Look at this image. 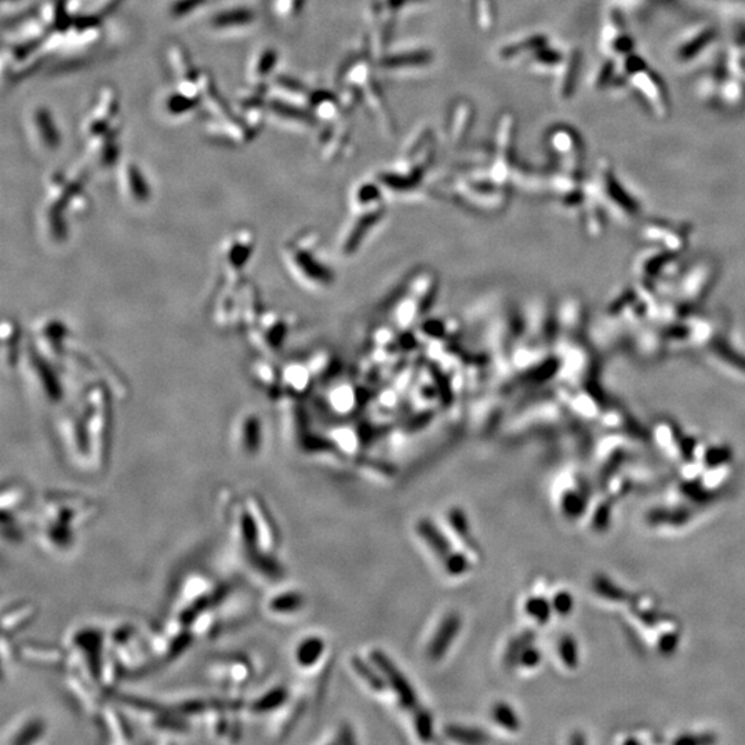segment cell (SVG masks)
<instances>
[{"label": "cell", "mask_w": 745, "mask_h": 745, "mask_svg": "<svg viewBox=\"0 0 745 745\" xmlns=\"http://www.w3.org/2000/svg\"><path fill=\"white\" fill-rule=\"evenodd\" d=\"M305 596L299 591H286L274 595L266 604L272 614H293L305 606Z\"/></svg>", "instance_id": "9a60e30c"}, {"label": "cell", "mask_w": 745, "mask_h": 745, "mask_svg": "<svg viewBox=\"0 0 745 745\" xmlns=\"http://www.w3.org/2000/svg\"><path fill=\"white\" fill-rule=\"evenodd\" d=\"M26 133L34 149L41 155L59 152L62 136L54 115L44 105L34 106L26 115Z\"/></svg>", "instance_id": "277c9868"}, {"label": "cell", "mask_w": 745, "mask_h": 745, "mask_svg": "<svg viewBox=\"0 0 745 745\" xmlns=\"http://www.w3.org/2000/svg\"><path fill=\"white\" fill-rule=\"evenodd\" d=\"M213 0H167V16L177 22L196 17Z\"/></svg>", "instance_id": "5bb4252c"}, {"label": "cell", "mask_w": 745, "mask_h": 745, "mask_svg": "<svg viewBox=\"0 0 745 745\" xmlns=\"http://www.w3.org/2000/svg\"><path fill=\"white\" fill-rule=\"evenodd\" d=\"M524 611L529 617L534 619L540 624H546L554 613L552 602L544 596H530L524 602Z\"/></svg>", "instance_id": "603a6c76"}, {"label": "cell", "mask_w": 745, "mask_h": 745, "mask_svg": "<svg viewBox=\"0 0 745 745\" xmlns=\"http://www.w3.org/2000/svg\"><path fill=\"white\" fill-rule=\"evenodd\" d=\"M262 442V425L256 413L249 411L238 417L234 425V444L244 456H256Z\"/></svg>", "instance_id": "ba28073f"}, {"label": "cell", "mask_w": 745, "mask_h": 745, "mask_svg": "<svg viewBox=\"0 0 745 745\" xmlns=\"http://www.w3.org/2000/svg\"><path fill=\"white\" fill-rule=\"evenodd\" d=\"M444 564V571L453 577H459V576H463L465 574L471 564H469V559L466 558V555L463 552H459V551H453L444 561H442Z\"/></svg>", "instance_id": "4316f807"}, {"label": "cell", "mask_w": 745, "mask_h": 745, "mask_svg": "<svg viewBox=\"0 0 745 745\" xmlns=\"http://www.w3.org/2000/svg\"><path fill=\"white\" fill-rule=\"evenodd\" d=\"M370 660L379 666V669L383 672L388 687L392 689V691L396 694L399 703L406 711H409L413 715L423 711L424 706L419 701L417 693L414 690L410 681L406 678L402 671L395 665V663L384 653L381 650H371L370 651Z\"/></svg>", "instance_id": "5b68a950"}, {"label": "cell", "mask_w": 745, "mask_h": 745, "mask_svg": "<svg viewBox=\"0 0 745 745\" xmlns=\"http://www.w3.org/2000/svg\"><path fill=\"white\" fill-rule=\"evenodd\" d=\"M543 660V653L534 644L526 646L518 656V665L524 668H536Z\"/></svg>", "instance_id": "4dcf8cb0"}, {"label": "cell", "mask_w": 745, "mask_h": 745, "mask_svg": "<svg viewBox=\"0 0 745 745\" xmlns=\"http://www.w3.org/2000/svg\"><path fill=\"white\" fill-rule=\"evenodd\" d=\"M123 0H90L86 14L102 20L106 14L112 13Z\"/></svg>", "instance_id": "f546056e"}, {"label": "cell", "mask_w": 745, "mask_h": 745, "mask_svg": "<svg viewBox=\"0 0 745 745\" xmlns=\"http://www.w3.org/2000/svg\"><path fill=\"white\" fill-rule=\"evenodd\" d=\"M121 127L119 96L112 87L105 86L97 93L83 121L81 136L86 145L118 140Z\"/></svg>", "instance_id": "7a4b0ae2"}, {"label": "cell", "mask_w": 745, "mask_h": 745, "mask_svg": "<svg viewBox=\"0 0 745 745\" xmlns=\"http://www.w3.org/2000/svg\"><path fill=\"white\" fill-rule=\"evenodd\" d=\"M444 733L450 740L463 744H484L490 741V737L486 731L469 726H447L444 729Z\"/></svg>", "instance_id": "ac0fdd59"}, {"label": "cell", "mask_w": 745, "mask_h": 745, "mask_svg": "<svg viewBox=\"0 0 745 745\" xmlns=\"http://www.w3.org/2000/svg\"><path fill=\"white\" fill-rule=\"evenodd\" d=\"M326 650V644L319 636H308L302 639L294 650V660L301 668H309L316 664Z\"/></svg>", "instance_id": "4fadbf2b"}, {"label": "cell", "mask_w": 745, "mask_h": 745, "mask_svg": "<svg viewBox=\"0 0 745 745\" xmlns=\"http://www.w3.org/2000/svg\"><path fill=\"white\" fill-rule=\"evenodd\" d=\"M449 524L451 526V529L454 530V533L463 540L465 544L468 545L471 549H478V544L472 536V531H471V526H469V521L465 515L463 509L460 508H451L449 511Z\"/></svg>", "instance_id": "44dd1931"}, {"label": "cell", "mask_w": 745, "mask_h": 745, "mask_svg": "<svg viewBox=\"0 0 745 745\" xmlns=\"http://www.w3.org/2000/svg\"><path fill=\"white\" fill-rule=\"evenodd\" d=\"M24 0H3V6L7 7L9 4H11L10 7H14V6H19Z\"/></svg>", "instance_id": "d6a6232c"}, {"label": "cell", "mask_w": 745, "mask_h": 745, "mask_svg": "<svg viewBox=\"0 0 745 745\" xmlns=\"http://www.w3.org/2000/svg\"><path fill=\"white\" fill-rule=\"evenodd\" d=\"M278 64V51L271 46L259 47L249 59L246 65V81L251 87H268V81Z\"/></svg>", "instance_id": "9c48e42d"}, {"label": "cell", "mask_w": 745, "mask_h": 745, "mask_svg": "<svg viewBox=\"0 0 745 745\" xmlns=\"http://www.w3.org/2000/svg\"><path fill=\"white\" fill-rule=\"evenodd\" d=\"M201 108V101L182 94L176 87L161 96V115L171 121H185L194 118Z\"/></svg>", "instance_id": "8fae6325"}, {"label": "cell", "mask_w": 745, "mask_h": 745, "mask_svg": "<svg viewBox=\"0 0 745 745\" xmlns=\"http://www.w3.org/2000/svg\"><path fill=\"white\" fill-rule=\"evenodd\" d=\"M351 665L354 668V671L362 678L363 681L370 686L373 690L376 691H383L386 687V679L383 675V672L379 669V666L374 664L371 660L370 663L364 661L362 657L359 656H354L351 659Z\"/></svg>", "instance_id": "2e32d148"}, {"label": "cell", "mask_w": 745, "mask_h": 745, "mask_svg": "<svg viewBox=\"0 0 745 745\" xmlns=\"http://www.w3.org/2000/svg\"><path fill=\"white\" fill-rule=\"evenodd\" d=\"M209 676L222 687L228 689L226 691H238L236 689L244 687L250 681V665L242 659L231 657L226 660H217L210 666L209 665Z\"/></svg>", "instance_id": "52a82bcc"}, {"label": "cell", "mask_w": 745, "mask_h": 745, "mask_svg": "<svg viewBox=\"0 0 745 745\" xmlns=\"http://www.w3.org/2000/svg\"><path fill=\"white\" fill-rule=\"evenodd\" d=\"M558 653L567 668L574 669L579 664V646L573 636L564 635L558 644Z\"/></svg>", "instance_id": "484cf974"}, {"label": "cell", "mask_w": 745, "mask_h": 745, "mask_svg": "<svg viewBox=\"0 0 745 745\" xmlns=\"http://www.w3.org/2000/svg\"><path fill=\"white\" fill-rule=\"evenodd\" d=\"M413 724H414V729H416L417 736L423 741H428V740L432 739V736H434V719H432V715L425 708H424L423 711H420L419 714L413 715Z\"/></svg>", "instance_id": "f1b7e54d"}, {"label": "cell", "mask_w": 745, "mask_h": 745, "mask_svg": "<svg viewBox=\"0 0 745 745\" xmlns=\"http://www.w3.org/2000/svg\"><path fill=\"white\" fill-rule=\"evenodd\" d=\"M118 185L123 199L129 203L142 204L151 199V185L134 161H123L119 164Z\"/></svg>", "instance_id": "8992f818"}, {"label": "cell", "mask_w": 745, "mask_h": 745, "mask_svg": "<svg viewBox=\"0 0 745 745\" xmlns=\"http://www.w3.org/2000/svg\"><path fill=\"white\" fill-rule=\"evenodd\" d=\"M36 614L35 606L31 604H19L10 607V611L3 613V631L16 632L28 624Z\"/></svg>", "instance_id": "e0dca14e"}, {"label": "cell", "mask_w": 745, "mask_h": 745, "mask_svg": "<svg viewBox=\"0 0 745 745\" xmlns=\"http://www.w3.org/2000/svg\"><path fill=\"white\" fill-rule=\"evenodd\" d=\"M536 639V634L533 631H526L524 634L515 636L511 639V642L506 646L505 654H504V663L506 668H515L518 665V656L524 650V647L533 644Z\"/></svg>", "instance_id": "cb8c5ba5"}, {"label": "cell", "mask_w": 745, "mask_h": 745, "mask_svg": "<svg viewBox=\"0 0 745 745\" xmlns=\"http://www.w3.org/2000/svg\"><path fill=\"white\" fill-rule=\"evenodd\" d=\"M259 19V11L251 3L239 1L216 10L206 21V28L219 38H239L253 32Z\"/></svg>", "instance_id": "3957f363"}, {"label": "cell", "mask_w": 745, "mask_h": 745, "mask_svg": "<svg viewBox=\"0 0 745 745\" xmlns=\"http://www.w3.org/2000/svg\"><path fill=\"white\" fill-rule=\"evenodd\" d=\"M491 718L499 726L508 731H518L521 729V719L515 709L504 701H499L491 708Z\"/></svg>", "instance_id": "7402d4cb"}, {"label": "cell", "mask_w": 745, "mask_h": 745, "mask_svg": "<svg viewBox=\"0 0 745 745\" xmlns=\"http://www.w3.org/2000/svg\"><path fill=\"white\" fill-rule=\"evenodd\" d=\"M41 645L25 646L21 649V653L35 661H44L46 664L50 663H59L61 660V653L57 649L51 647H41Z\"/></svg>", "instance_id": "d4e9b609"}, {"label": "cell", "mask_w": 745, "mask_h": 745, "mask_svg": "<svg viewBox=\"0 0 745 745\" xmlns=\"http://www.w3.org/2000/svg\"><path fill=\"white\" fill-rule=\"evenodd\" d=\"M289 699V691L283 686H276L265 691L256 701L251 704V711L257 714L271 712L274 709L281 708Z\"/></svg>", "instance_id": "d6986e66"}, {"label": "cell", "mask_w": 745, "mask_h": 745, "mask_svg": "<svg viewBox=\"0 0 745 745\" xmlns=\"http://www.w3.org/2000/svg\"><path fill=\"white\" fill-rule=\"evenodd\" d=\"M44 731V725L38 719H25L19 722V726L13 730V736L10 737L11 744H26L36 743V737H41Z\"/></svg>", "instance_id": "ffe728a7"}, {"label": "cell", "mask_w": 745, "mask_h": 745, "mask_svg": "<svg viewBox=\"0 0 745 745\" xmlns=\"http://www.w3.org/2000/svg\"><path fill=\"white\" fill-rule=\"evenodd\" d=\"M461 625L463 620L459 613H450L444 617L426 647V657L431 661L438 663L444 659V654L449 651L450 646L460 634Z\"/></svg>", "instance_id": "30bf717a"}, {"label": "cell", "mask_w": 745, "mask_h": 745, "mask_svg": "<svg viewBox=\"0 0 745 745\" xmlns=\"http://www.w3.org/2000/svg\"><path fill=\"white\" fill-rule=\"evenodd\" d=\"M96 509L76 496H53L46 501L39 519L41 544L54 552H65L76 541V531L90 522Z\"/></svg>", "instance_id": "6da1fadb"}, {"label": "cell", "mask_w": 745, "mask_h": 745, "mask_svg": "<svg viewBox=\"0 0 745 745\" xmlns=\"http://www.w3.org/2000/svg\"><path fill=\"white\" fill-rule=\"evenodd\" d=\"M574 607V599L573 595L567 591L558 592L552 599V609L554 613L559 616H569Z\"/></svg>", "instance_id": "1f68e13d"}, {"label": "cell", "mask_w": 745, "mask_h": 745, "mask_svg": "<svg viewBox=\"0 0 745 745\" xmlns=\"http://www.w3.org/2000/svg\"><path fill=\"white\" fill-rule=\"evenodd\" d=\"M416 530H417L419 536L423 539L424 543L429 546V549L439 558L441 562L454 551L449 539L432 521H429V519L419 521Z\"/></svg>", "instance_id": "7c38bea8"}, {"label": "cell", "mask_w": 745, "mask_h": 745, "mask_svg": "<svg viewBox=\"0 0 745 745\" xmlns=\"http://www.w3.org/2000/svg\"><path fill=\"white\" fill-rule=\"evenodd\" d=\"M304 0H269L271 11L282 20L293 19L302 7Z\"/></svg>", "instance_id": "83f0119b"}]
</instances>
